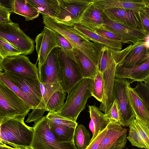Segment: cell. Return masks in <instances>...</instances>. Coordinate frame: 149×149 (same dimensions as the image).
Segmentation results:
<instances>
[{
	"instance_id": "6da1fadb",
	"label": "cell",
	"mask_w": 149,
	"mask_h": 149,
	"mask_svg": "<svg viewBox=\"0 0 149 149\" xmlns=\"http://www.w3.org/2000/svg\"><path fill=\"white\" fill-rule=\"evenodd\" d=\"M45 26L56 31L64 37L74 48L80 51L99 68L101 51L104 46L89 40L73 26L65 25L56 22L53 18L42 15Z\"/></svg>"
},
{
	"instance_id": "7a4b0ae2",
	"label": "cell",
	"mask_w": 149,
	"mask_h": 149,
	"mask_svg": "<svg viewBox=\"0 0 149 149\" xmlns=\"http://www.w3.org/2000/svg\"><path fill=\"white\" fill-rule=\"evenodd\" d=\"M93 79L83 78L68 94L62 108L54 112L65 119L76 122L80 112L86 108L88 99L91 96Z\"/></svg>"
},
{
	"instance_id": "3957f363",
	"label": "cell",
	"mask_w": 149,
	"mask_h": 149,
	"mask_svg": "<svg viewBox=\"0 0 149 149\" xmlns=\"http://www.w3.org/2000/svg\"><path fill=\"white\" fill-rule=\"evenodd\" d=\"M116 65L112 49L104 46L101 50L99 69L102 75L104 91L102 100L99 108L105 113L109 109L113 102V91Z\"/></svg>"
},
{
	"instance_id": "277c9868",
	"label": "cell",
	"mask_w": 149,
	"mask_h": 149,
	"mask_svg": "<svg viewBox=\"0 0 149 149\" xmlns=\"http://www.w3.org/2000/svg\"><path fill=\"white\" fill-rule=\"evenodd\" d=\"M30 110L22 99L0 81V126L11 119L24 120Z\"/></svg>"
},
{
	"instance_id": "5b68a950",
	"label": "cell",
	"mask_w": 149,
	"mask_h": 149,
	"mask_svg": "<svg viewBox=\"0 0 149 149\" xmlns=\"http://www.w3.org/2000/svg\"><path fill=\"white\" fill-rule=\"evenodd\" d=\"M32 128L31 149H77L74 141L60 142L55 138L50 130L46 116L35 123Z\"/></svg>"
},
{
	"instance_id": "8992f818",
	"label": "cell",
	"mask_w": 149,
	"mask_h": 149,
	"mask_svg": "<svg viewBox=\"0 0 149 149\" xmlns=\"http://www.w3.org/2000/svg\"><path fill=\"white\" fill-rule=\"evenodd\" d=\"M117 65L130 68L141 65L149 61V44L139 41L120 50L112 49Z\"/></svg>"
},
{
	"instance_id": "52a82bcc",
	"label": "cell",
	"mask_w": 149,
	"mask_h": 149,
	"mask_svg": "<svg viewBox=\"0 0 149 149\" xmlns=\"http://www.w3.org/2000/svg\"><path fill=\"white\" fill-rule=\"evenodd\" d=\"M0 129L6 134L9 145L14 148L30 147L33 137V128L26 125L24 120H10L1 124Z\"/></svg>"
},
{
	"instance_id": "ba28073f",
	"label": "cell",
	"mask_w": 149,
	"mask_h": 149,
	"mask_svg": "<svg viewBox=\"0 0 149 149\" xmlns=\"http://www.w3.org/2000/svg\"><path fill=\"white\" fill-rule=\"evenodd\" d=\"M60 11L53 19L57 22L72 26L78 24L86 9L93 0H58Z\"/></svg>"
},
{
	"instance_id": "9c48e42d",
	"label": "cell",
	"mask_w": 149,
	"mask_h": 149,
	"mask_svg": "<svg viewBox=\"0 0 149 149\" xmlns=\"http://www.w3.org/2000/svg\"><path fill=\"white\" fill-rule=\"evenodd\" d=\"M0 37L17 48L22 55L31 54L34 50V41L20 28L17 23H0Z\"/></svg>"
},
{
	"instance_id": "30bf717a",
	"label": "cell",
	"mask_w": 149,
	"mask_h": 149,
	"mask_svg": "<svg viewBox=\"0 0 149 149\" xmlns=\"http://www.w3.org/2000/svg\"><path fill=\"white\" fill-rule=\"evenodd\" d=\"M130 83L126 78H115L113 91V99L116 103L119 111L120 125L124 127L129 126L135 118L127 93V86Z\"/></svg>"
},
{
	"instance_id": "8fae6325",
	"label": "cell",
	"mask_w": 149,
	"mask_h": 149,
	"mask_svg": "<svg viewBox=\"0 0 149 149\" xmlns=\"http://www.w3.org/2000/svg\"><path fill=\"white\" fill-rule=\"evenodd\" d=\"M57 56L62 74L63 88L69 94L83 78L75 61L65 54L59 48Z\"/></svg>"
},
{
	"instance_id": "7c38bea8",
	"label": "cell",
	"mask_w": 149,
	"mask_h": 149,
	"mask_svg": "<svg viewBox=\"0 0 149 149\" xmlns=\"http://www.w3.org/2000/svg\"><path fill=\"white\" fill-rule=\"evenodd\" d=\"M4 72L29 98L42 109H47L41 94L39 79L9 72Z\"/></svg>"
},
{
	"instance_id": "4fadbf2b",
	"label": "cell",
	"mask_w": 149,
	"mask_h": 149,
	"mask_svg": "<svg viewBox=\"0 0 149 149\" xmlns=\"http://www.w3.org/2000/svg\"><path fill=\"white\" fill-rule=\"evenodd\" d=\"M58 48L53 49L44 63L38 66L39 78L42 84L59 83L62 86V74L57 56Z\"/></svg>"
},
{
	"instance_id": "5bb4252c",
	"label": "cell",
	"mask_w": 149,
	"mask_h": 149,
	"mask_svg": "<svg viewBox=\"0 0 149 149\" xmlns=\"http://www.w3.org/2000/svg\"><path fill=\"white\" fill-rule=\"evenodd\" d=\"M103 28L115 33L129 44H134L139 41H145L149 34L144 31L115 22L109 19L102 11Z\"/></svg>"
},
{
	"instance_id": "9a60e30c",
	"label": "cell",
	"mask_w": 149,
	"mask_h": 149,
	"mask_svg": "<svg viewBox=\"0 0 149 149\" xmlns=\"http://www.w3.org/2000/svg\"><path fill=\"white\" fill-rule=\"evenodd\" d=\"M3 67L4 72L39 79L36 65L32 63L26 56L20 54L6 58L4 60Z\"/></svg>"
},
{
	"instance_id": "2e32d148",
	"label": "cell",
	"mask_w": 149,
	"mask_h": 149,
	"mask_svg": "<svg viewBox=\"0 0 149 149\" xmlns=\"http://www.w3.org/2000/svg\"><path fill=\"white\" fill-rule=\"evenodd\" d=\"M35 42L38 66L44 63L53 49L60 48L58 38L54 31L45 26L41 32L36 36Z\"/></svg>"
},
{
	"instance_id": "e0dca14e",
	"label": "cell",
	"mask_w": 149,
	"mask_h": 149,
	"mask_svg": "<svg viewBox=\"0 0 149 149\" xmlns=\"http://www.w3.org/2000/svg\"><path fill=\"white\" fill-rule=\"evenodd\" d=\"M102 11L105 15L112 21L142 30L148 33L142 24L139 10L112 8Z\"/></svg>"
},
{
	"instance_id": "ac0fdd59",
	"label": "cell",
	"mask_w": 149,
	"mask_h": 149,
	"mask_svg": "<svg viewBox=\"0 0 149 149\" xmlns=\"http://www.w3.org/2000/svg\"><path fill=\"white\" fill-rule=\"evenodd\" d=\"M127 139L133 146L149 149V126L134 118L129 125Z\"/></svg>"
},
{
	"instance_id": "d6986e66",
	"label": "cell",
	"mask_w": 149,
	"mask_h": 149,
	"mask_svg": "<svg viewBox=\"0 0 149 149\" xmlns=\"http://www.w3.org/2000/svg\"><path fill=\"white\" fill-rule=\"evenodd\" d=\"M93 4L102 10L112 8L136 10L149 8V0H93Z\"/></svg>"
},
{
	"instance_id": "ffe728a7",
	"label": "cell",
	"mask_w": 149,
	"mask_h": 149,
	"mask_svg": "<svg viewBox=\"0 0 149 149\" xmlns=\"http://www.w3.org/2000/svg\"><path fill=\"white\" fill-rule=\"evenodd\" d=\"M115 78L129 79L133 81L149 83V61L143 64L130 68L116 65Z\"/></svg>"
},
{
	"instance_id": "44dd1931",
	"label": "cell",
	"mask_w": 149,
	"mask_h": 149,
	"mask_svg": "<svg viewBox=\"0 0 149 149\" xmlns=\"http://www.w3.org/2000/svg\"><path fill=\"white\" fill-rule=\"evenodd\" d=\"M127 130L119 123L113 121H109L105 135L97 149H108L110 148L127 133Z\"/></svg>"
},
{
	"instance_id": "7402d4cb",
	"label": "cell",
	"mask_w": 149,
	"mask_h": 149,
	"mask_svg": "<svg viewBox=\"0 0 149 149\" xmlns=\"http://www.w3.org/2000/svg\"><path fill=\"white\" fill-rule=\"evenodd\" d=\"M73 26L79 33L95 43L106 46L113 50H120L122 49V43L120 42L106 38L79 24H75Z\"/></svg>"
},
{
	"instance_id": "603a6c76",
	"label": "cell",
	"mask_w": 149,
	"mask_h": 149,
	"mask_svg": "<svg viewBox=\"0 0 149 149\" xmlns=\"http://www.w3.org/2000/svg\"><path fill=\"white\" fill-rule=\"evenodd\" d=\"M95 31L103 25L102 10L92 4L84 13L78 23Z\"/></svg>"
},
{
	"instance_id": "cb8c5ba5",
	"label": "cell",
	"mask_w": 149,
	"mask_h": 149,
	"mask_svg": "<svg viewBox=\"0 0 149 149\" xmlns=\"http://www.w3.org/2000/svg\"><path fill=\"white\" fill-rule=\"evenodd\" d=\"M130 83L127 86V93L130 104L135 114V118L149 126V112L133 88L130 86Z\"/></svg>"
},
{
	"instance_id": "d4e9b609",
	"label": "cell",
	"mask_w": 149,
	"mask_h": 149,
	"mask_svg": "<svg viewBox=\"0 0 149 149\" xmlns=\"http://www.w3.org/2000/svg\"><path fill=\"white\" fill-rule=\"evenodd\" d=\"M88 106L91 118L89 127L92 134L91 142L106 128L109 121L99 108L94 105Z\"/></svg>"
},
{
	"instance_id": "484cf974",
	"label": "cell",
	"mask_w": 149,
	"mask_h": 149,
	"mask_svg": "<svg viewBox=\"0 0 149 149\" xmlns=\"http://www.w3.org/2000/svg\"><path fill=\"white\" fill-rule=\"evenodd\" d=\"M9 4L12 13L24 17L26 21L33 20L39 15V11L28 0H11Z\"/></svg>"
},
{
	"instance_id": "4316f807",
	"label": "cell",
	"mask_w": 149,
	"mask_h": 149,
	"mask_svg": "<svg viewBox=\"0 0 149 149\" xmlns=\"http://www.w3.org/2000/svg\"><path fill=\"white\" fill-rule=\"evenodd\" d=\"M73 52L74 60L80 69L83 78L93 79L99 68L78 49L74 48Z\"/></svg>"
},
{
	"instance_id": "83f0119b",
	"label": "cell",
	"mask_w": 149,
	"mask_h": 149,
	"mask_svg": "<svg viewBox=\"0 0 149 149\" xmlns=\"http://www.w3.org/2000/svg\"><path fill=\"white\" fill-rule=\"evenodd\" d=\"M42 15L53 19L59 14L60 9L58 0H28Z\"/></svg>"
},
{
	"instance_id": "f1b7e54d",
	"label": "cell",
	"mask_w": 149,
	"mask_h": 149,
	"mask_svg": "<svg viewBox=\"0 0 149 149\" xmlns=\"http://www.w3.org/2000/svg\"><path fill=\"white\" fill-rule=\"evenodd\" d=\"M0 81L22 99L28 106L30 109L36 108L42 109L38 104L31 100L13 83L4 72L0 73Z\"/></svg>"
},
{
	"instance_id": "f546056e",
	"label": "cell",
	"mask_w": 149,
	"mask_h": 149,
	"mask_svg": "<svg viewBox=\"0 0 149 149\" xmlns=\"http://www.w3.org/2000/svg\"><path fill=\"white\" fill-rule=\"evenodd\" d=\"M50 130L58 141L69 142L73 141L75 128H64L57 126L49 121Z\"/></svg>"
},
{
	"instance_id": "4dcf8cb0",
	"label": "cell",
	"mask_w": 149,
	"mask_h": 149,
	"mask_svg": "<svg viewBox=\"0 0 149 149\" xmlns=\"http://www.w3.org/2000/svg\"><path fill=\"white\" fill-rule=\"evenodd\" d=\"M91 138L88 131L82 124L79 125L74 134L73 141L77 149H86Z\"/></svg>"
},
{
	"instance_id": "1f68e13d",
	"label": "cell",
	"mask_w": 149,
	"mask_h": 149,
	"mask_svg": "<svg viewBox=\"0 0 149 149\" xmlns=\"http://www.w3.org/2000/svg\"><path fill=\"white\" fill-rule=\"evenodd\" d=\"M66 96V92L63 90H59L54 93L46 104L47 111L56 112L60 110L65 103Z\"/></svg>"
},
{
	"instance_id": "d6a6232c",
	"label": "cell",
	"mask_w": 149,
	"mask_h": 149,
	"mask_svg": "<svg viewBox=\"0 0 149 149\" xmlns=\"http://www.w3.org/2000/svg\"><path fill=\"white\" fill-rule=\"evenodd\" d=\"M92 81L91 93L98 101L101 102L104 91V86L102 73L98 70Z\"/></svg>"
},
{
	"instance_id": "836d02e7",
	"label": "cell",
	"mask_w": 149,
	"mask_h": 149,
	"mask_svg": "<svg viewBox=\"0 0 149 149\" xmlns=\"http://www.w3.org/2000/svg\"><path fill=\"white\" fill-rule=\"evenodd\" d=\"M22 54L20 51L8 41L0 37V57L6 58Z\"/></svg>"
},
{
	"instance_id": "e575fe53",
	"label": "cell",
	"mask_w": 149,
	"mask_h": 149,
	"mask_svg": "<svg viewBox=\"0 0 149 149\" xmlns=\"http://www.w3.org/2000/svg\"><path fill=\"white\" fill-rule=\"evenodd\" d=\"M46 116L49 121L61 127L76 129L78 125V123L76 122L65 119L54 112H49Z\"/></svg>"
},
{
	"instance_id": "d590c367",
	"label": "cell",
	"mask_w": 149,
	"mask_h": 149,
	"mask_svg": "<svg viewBox=\"0 0 149 149\" xmlns=\"http://www.w3.org/2000/svg\"><path fill=\"white\" fill-rule=\"evenodd\" d=\"M133 88L149 112V83L138 82L135 87Z\"/></svg>"
},
{
	"instance_id": "8d00e7d4",
	"label": "cell",
	"mask_w": 149,
	"mask_h": 149,
	"mask_svg": "<svg viewBox=\"0 0 149 149\" xmlns=\"http://www.w3.org/2000/svg\"><path fill=\"white\" fill-rule=\"evenodd\" d=\"M40 89L42 98L46 104L49 98L56 91L63 90L59 83L43 84L40 83Z\"/></svg>"
},
{
	"instance_id": "74e56055",
	"label": "cell",
	"mask_w": 149,
	"mask_h": 149,
	"mask_svg": "<svg viewBox=\"0 0 149 149\" xmlns=\"http://www.w3.org/2000/svg\"><path fill=\"white\" fill-rule=\"evenodd\" d=\"M54 31L58 38L60 45L59 49L65 54L74 60L73 52L74 48L73 46L64 37L58 32Z\"/></svg>"
},
{
	"instance_id": "f35d334b",
	"label": "cell",
	"mask_w": 149,
	"mask_h": 149,
	"mask_svg": "<svg viewBox=\"0 0 149 149\" xmlns=\"http://www.w3.org/2000/svg\"><path fill=\"white\" fill-rule=\"evenodd\" d=\"M104 116L109 121H114L120 124L119 111L116 103L115 100H113V103L109 109L104 114Z\"/></svg>"
},
{
	"instance_id": "ab89813d",
	"label": "cell",
	"mask_w": 149,
	"mask_h": 149,
	"mask_svg": "<svg viewBox=\"0 0 149 149\" xmlns=\"http://www.w3.org/2000/svg\"><path fill=\"white\" fill-rule=\"evenodd\" d=\"M94 32L108 39L118 41L122 44H129L128 42L112 32L105 29L102 27L101 29L96 30Z\"/></svg>"
},
{
	"instance_id": "60d3db41",
	"label": "cell",
	"mask_w": 149,
	"mask_h": 149,
	"mask_svg": "<svg viewBox=\"0 0 149 149\" xmlns=\"http://www.w3.org/2000/svg\"><path fill=\"white\" fill-rule=\"evenodd\" d=\"M11 13L10 8L6 7L0 3V23L11 22H12L10 18Z\"/></svg>"
},
{
	"instance_id": "b9f144b4",
	"label": "cell",
	"mask_w": 149,
	"mask_h": 149,
	"mask_svg": "<svg viewBox=\"0 0 149 149\" xmlns=\"http://www.w3.org/2000/svg\"><path fill=\"white\" fill-rule=\"evenodd\" d=\"M46 111H47V110L45 109L36 108L33 109L31 113L29 114L28 118L26 122H36L42 118L44 112Z\"/></svg>"
},
{
	"instance_id": "7bdbcfd3",
	"label": "cell",
	"mask_w": 149,
	"mask_h": 149,
	"mask_svg": "<svg viewBox=\"0 0 149 149\" xmlns=\"http://www.w3.org/2000/svg\"><path fill=\"white\" fill-rule=\"evenodd\" d=\"M139 13L143 28L149 33V8L139 10Z\"/></svg>"
},
{
	"instance_id": "ee69618b",
	"label": "cell",
	"mask_w": 149,
	"mask_h": 149,
	"mask_svg": "<svg viewBox=\"0 0 149 149\" xmlns=\"http://www.w3.org/2000/svg\"><path fill=\"white\" fill-rule=\"evenodd\" d=\"M107 131V127L91 141L86 149H97L102 139L104 136Z\"/></svg>"
},
{
	"instance_id": "f6af8a7d",
	"label": "cell",
	"mask_w": 149,
	"mask_h": 149,
	"mask_svg": "<svg viewBox=\"0 0 149 149\" xmlns=\"http://www.w3.org/2000/svg\"><path fill=\"white\" fill-rule=\"evenodd\" d=\"M0 134L2 142L5 143H7L9 145L8 138L6 134L0 130Z\"/></svg>"
},
{
	"instance_id": "bcb514c9",
	"label": "cell",
	"mask_w": 149,
	"mask_h": 149,
	"mask_svg": "<svg viewBox=\"0 0 149 149\" xmlns=\"http://www.w3.org/2000/svg\"><path fill=\"white\" fill-rule=\"evenodd\" d=\"M14 148L8 146L4 143L3 144H0V149H13Z\"/></svg>"
},
{
	"instance_id": "7dc6e473",
	"label": "cell",
	"mask_w": 149,
	"mask_h": 149,
	"mask_svg": "<svg viewBox=\"0 0 149 149\" xmlns=\"http://www.w3.org/2000/svg\"><path fill=\"white\" fill-rule=\"evenodd\" d=\"M4 59L0 57V73L3 70V63Z\"/></svg>"
},
{
	"instance_id": "c3c4849f",
	"label": "cell",
	"mask_w": 149,
	"mask_h": 149,
	"mask_svg": "<svg viewBox=\"0 0 149 149\" xmlns=\"http://www.w3.org/2000/svg\"><path fill=\"white\" fill-rule=\"evenodd\" d=\"M13 149H31L29 147H21L17 148H14Z\"/></svg>"
},
{
	"instance_id": "681fc988",
	"label": "cell",
	"mask_w": 149,
	"mask_h": 149,
	"mask_svg": "<svg viewBox=\"0 0 149 149\" xmlns=\"http://www.w3.org/2000/svg\"><path fill=\"white\" fill-rule=\"evenodd\" d=\"M5 143H4L2 141L1 136H0V144H3Z\"/></svg>"
}]
</instances>
